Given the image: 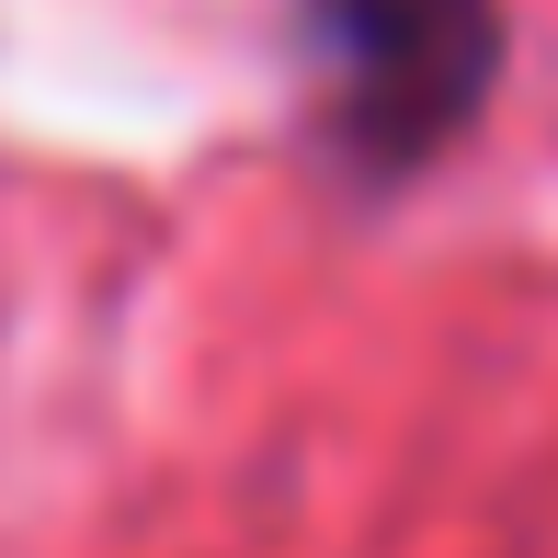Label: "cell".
Here are the masks:
<instances>
[{
	"label": "cell",
	"instance_id": "obj_1",
	"mask_svg": "<svg viewBox=\"0 0 558 558\" xmlns=\"http://www.w3.org/2000/svg\"><path fill=\"white\" fill-rule=\"evenodd\" d=\"M296 148L353 206L422 194L513 81V0H286Z\"/></svg>",
	"mask_w": 558,
	"mask_h": 558
}]
</instances>
